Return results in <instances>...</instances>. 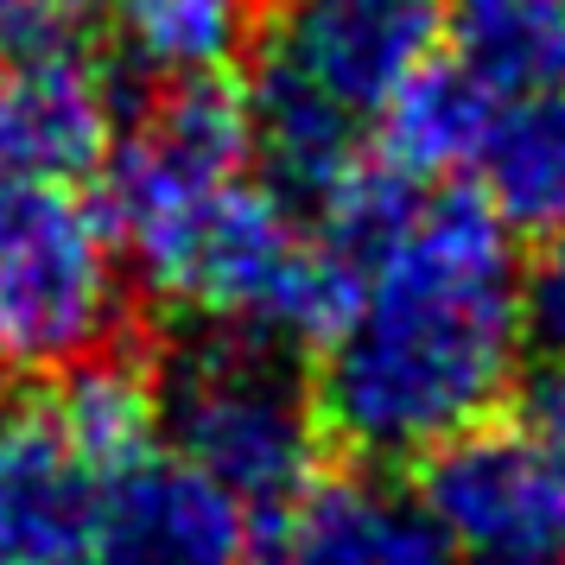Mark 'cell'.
Listing matches in <instances>:
<instances>
[{"label": "cell", "instance_id": "6da1fadb", "mask_svg": "<svg viewBox=\"0 0 565 565\" xmlns=\"http://www.w3.org/2000/svg\"><path fill=\"white\" fill-rule=\"evenodd\" d=\"M514 356L521 280L509 223L477 191H438L369 260L356 311L324 343L311 407L356 458H419L509 394Z\"/></svg>", "mask_w": 565, "mask_h": 565}, {"label": "cell", "instance_id": "7a4b0ae2", "mask_svg": "<svg viewBox=\"0 0 565 565\" xmlns=\"http://www.w3.org/2000/svg\"><path fill=\"white\" fill-rule=\"evenodd\" d=\"M179 458L235 502L286 514L318 477V407L280 343L216 324L184 337L153 382Z\"/></svg>", "mask_w": 565, "mask_h": 565}, {"label": "cell", "instance_id": "3957f363", "mask_svg": "<svg viewBox=\"0 0 565 565\" xmlns=\"http://www.w3.org/2000/svg\"><path fill=\"white\" fill-rule=\"evenodd\" d=\"M255 159L248 140V96L223 71L166 77L153 103L134 115L121 140L103 153V223L115 248L140 267V280L166 286L184 242L198 235L216 198Z\"/></svg>", "mask_w": 565, "mask_h": 565}, {"label": "cell", "instance_id": "277c9868", "mask_svg": "<svg viewBox=\"0 0 565 565\" xmlns=\"http://www.w3.org/2000/svg\"><path fill=\"white\" fill-rule=\"evenodd\" d=\"M121 324V248L71 179H0V362L77 369Z\"/></svg>", "mask_w": 565, "mask_h": 565}, {"label": "cell", "instance_id": "5b68a950", "mask_svg": "<svg viewBox=\"0 0 565 565\" xmlns=\"http://www.w3.org/2000/svg\"><path fill=\"white\" fill-rule=\"evenodd\" d=\"M413 502L458 565H565V463L521 426H463L413 458Z\"/></svg>", "mask_w": 565, "mask_h": 565}, {"label": "cell", "instance_id": "8992f818", "mask_svg": "<svg viewBox=\"0 0 565 565\" xmlns=\"http://www.w3.org/2000/svg\"><path fill=\"white\" fill-rule=\"evenodd\" d=\"M438 0H292L274 52L350 115H382L387 96L438 52Z\"/></svg>", "mask_w": 565, "mask_h": 565}, {"label": "cell", "instance_id": "52a82bcc", "mask_svg": "<svg viewBox=\"0 0 565 565\" xmlns=\"http://www.w3.org/2000/svg\"><path fill=\"white\" fill-rule=\"evenodd\" d=\"M103 483L45 401L0 413V565H89Z\"/></svg>", "mask_w": 565, "mask_h": 565}, {"label": "cell", "instance_id": "ba28073f", "mask_svg": "<svg viewBox=\"0 0 565 565\" xmlns=\"http://www.w3.org/2000/svg\"><path fill=\"white\" fill-rule=\"evenodd\" d=\"M242 502L191 463H153L103 483L89 565H235Z\"/></svg>", "mask_w": 565, "mask_h": 565}, {"label": "cell", "instance_id": "9c48e42d", "mask_svg": "<svg viewBox=\"0 0 565 565\" xmlns=\"http://www.w3.org/2000/svg\"><path fill=\"white\" fill-rule=\"evenodd\" d=\"M267 565H458V553L407 489L324 477L280 514Z\"/></svg>", "mask_w": 565, "mask_h": 565}, {"label": "cell", "instance_id": "30bf717a", "mask_svg": "<svg viewBox=\"0 0 565 565\" xmlns=\"http://www.w3.org/2000/svg\"><path fill=\"white\" fill-rule=\"evenodd\" d=\"M242 96H248V140H255V159L267 172V191L280 204L318 210L362 159V147H356L362 115L331 103L280 52H267L255 83H242Z\"/></svg>", "mask_w": 565, "mask_h": 565}, {"label": "cell", "instance_id": "8fae6325", "mask_svg": "<svg viewBox=\"0 0 565 565\" xmlns=\"http://www.w3.org/2000/svg\"><path fill=\"white\" fill-rule=\"evenodd\" d=\"M483 204L521 235L565 230V83L509 96L477 147Z\"/></svg>", "mask_w": 565, "mask_h": 565}, {"label": "cell", "instance_id": "7c38bea8", "mask_svg": "<svg viewBox=\"0 0 565 565\" xmlns=\"http://www.w3.org/2000/svg\"><path fill=\"white\" fill-rule=\"evenodd\" d=\"M502 96L463 71L458 57H426L394 96L382 103V159H394L413 179H433L451 166H477L489 121Z\"/></svg>", "mask_w": 565, "mask_h": 565}, {"label": "cell", "instance_id": "4fadbf2b", "mask_svg": "<svg viewBox=\"0 0 565 565\" xmlns=\"http://www.w3.org/2000/svg\"><path fill=\"white\" fill-rule=\"evenodd\" d=\"M451 57L502 103L565 83V0H458Z\"/></svg>", "mask_w": 565, "mask_h": 565}, {"label": "cell", "instance_id": "5bb4252c", "mask_svg": "<svg viewBox=\"0 0 565 565\" xmlns=\"http://www.w3.org/2000/svg\"><path fill=\"white\" fill-rule=\"evenodd\" d=\"M45 407L103 477H121L140 458H153L159 401H153V375L134 356H89L77 369H64V382L52 387Z\"/></svg>", "mask_w": 565, "mask_h": 565}, {"label": "cell", "instance_id": "9a60e30c", "mask_svg": "<svg viewBox=\"0 0 565 565\" xmlns=\"http://www.w3.org/2000/svg\"><path fill=\"white\" fill-rule=\"evenodd\" d=\"M128 57L147 77L223 71L248 39V0H103Z\"/></svg>", "mask_w": 565, "mask_h": 565}, {"label": "cell", "instance_id": "2e32d148", "mask_svg": "<svg viewBox=\"0 0 565 565\" xmlns=\"http://www.w3.org/2000/svg\"><path fill=\"white\" fill-rule=\"evenodd\" d=\"M103 20V0H0V57L83 52Z\"/></svg>", "mask_w": 565, "mask_h": 565}, {"label": "cell", "instance_id": "e0dca14e", "mask_svg": "<svg viewBox=\"0 0 565 565\" xmlns=\"http://www.w3.org/2000/svg\"><path fill=\"white\" fill-rule=\"evenodd\" d=\"M521 337L546 362H565V230L546 235L540 260L521 280Z\"/></svg>", "mask_w": 565, "mask_h": 565}, {"label": "cell", "instance_id": "ac0fdd59", "mask_svg": "<svg viewBox=\"0 0 565 565\" xmlns=\"http://www.w3.org/2000/svg\"><path fill=\"white\" fill-rule=\"evenodd\" d=\"M514 426L534 438L546 458L565 463V362H546L540 375L521 382V407H514Z\"/></svg>", "mask_w": 565, "mask_h": 565}]
</instances>
